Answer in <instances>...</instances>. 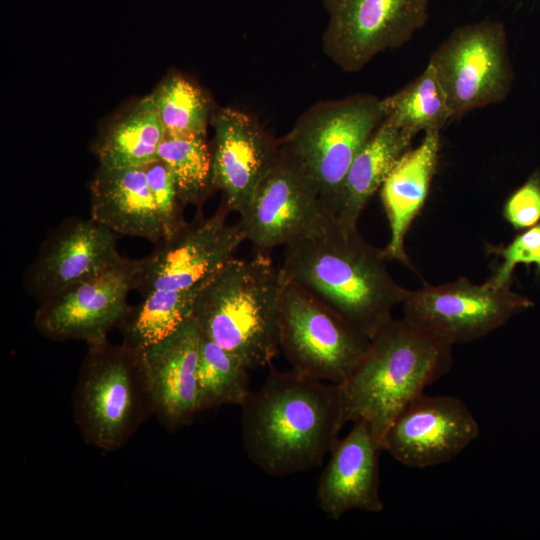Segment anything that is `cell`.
Listing matches in <instances>:
<instances>
[{"label":"cell","instance_id":"obj_1","mask_svg":"<svg viewBox=\"0 0 540 540\" xmlns=\"http://www.w3.org/2000/svg\"><path fill=\"white\" fill-rule=\"evenodd\" d=\"M244 449L265 473L286 476L320 466L344 426L341 384L292 368L270 371L241 406Z\"/></svg>","mask_w":540,"mask_h":540},{"label":"cell","instance_id":"obj_2","mask_svg":"<svg viewBox=\"0 0 540 540\" xmlns=\"http://www.w3.org/2000/svg\"><path fill=\"white\" fill-rule=\"evenodd\" d=\"M383 249L329 215L284 246L282 275L372 338L408 290L388 272Z\"/></svg>","mask_w":540,"mask_h":540},{"label":"cell","instance_id":"obj_3","mask_svg":"<svg viewBox=\"0 0 540 540\" xmlns=\"http://www.w3.org/2000/svg\"><path fill=\"white\" fill-rule=\"evenodd\" d=\"M453 345L402 317H393L341 384L344 425L366 421L383 447L396 416L427 386L447 374Z\"/></svg>","mask_w":540,"mask_h":540},{"label":"cell","instance_id":"obj_4","mask_svg":"<svg viewBox=\"0 0 540 540\" xmlns=\"http://www.w3.org/2000/svg\"><path fill=\"white\" fill-rule=\"evenodd\" d=\"M283 277L268 254L232 258L205 283L192 317L201 334L249 370L270 366L280 353L279 304Z\"/></svg>","mask_w":540,"mask_h":540},{"label":"cell","instance_id":"obj_5","mask_svg":"<svg viewBox=\"0 0 540 540\" xmlns=\"http://www.w3.org/2000/svg\"><path fill=\"white\" fill-rule=\"evenodd\" d=\"M73 397L84 440L105 451L121 448L154 413L141 351L107 341L88 345Z\"/></svg>","mask_w":540,"mask_h":540},{"label":"cell","instance_id":"obj_6","mask_svg":"<svg viewBox=\"0 0 540 540\" xmlns=\"http://www.w3.org/2000/svg\"><path fill=\"white\" fill-rule=\"evenodd\" d=\"M383 119L380 98L355 94L315 103L279 139L331 216L351 163Z\"/></svg>","mask_w":540,"mask_h":540},{"label":"cell","instance_id":"obj_7","mask_svg":"<svg viewBox=\"0 0 540 540\" xmlns=\"http://www.w3.org/2000/svg\"><path fill=\"white\" fill-rule=\"evenodd\" d=\"M282 277L280 350L293 370L326 382H344L364 356L370 338L304 288Z\"/></svg>","mask_w":540,"mask_h":540},{"label":"cell","instance_id":"obj_8","mask_svg":"<svg viewBox=\"0 0 540 540\" xmlns=\"http://www.w3.org/2000/svg\"><path fill=\"white\" fill-rule=\"evenodd\" d=\"M454 117L497 104L509 95L514 79L507 35L499 21L457 27L431 54Z\"/></svg>","mask_w":540,"mask_h":540},{"label":"cell","instance_id":"obj_9","mask_svg":"<svg viewBox=\"0 0 540 540\" xmlns=\"http://www.w3.org/2000/svg\"><path fill=\"white\" fill-rule=\"evenodd\" d=\"M402 305L404 318L454 346L490 334L534 303L510 286L476 284L461 277L408 290Z\"/></svg>","mask_w":540,"mask_h":540},{"label":"cell","instance_id":"obj_10","mask_svg":"<svg viewBox=\"0 0 540 540\" xmlns=\"http://www.w3.org/2000/svg\"><path fill=\"white\" fill-rule=\"evenodd\" d=\"M329 20L324 54L342 71L362 70L386 50L400 48L428 20V0H322Z\"/></svg>","mask_w":540,"mask_h":540},{"label":"cell","instance_id":"obj_11","mask_svg":"<svg viewBox=\"0 0 540 540\" xmlns=\"http://www.w3.org/2000/svg\"><path fill=\"white\" fill-rule=\"evenodd\" d=\"M230 210L221 202L213 215L198 210L177 234L140 259L134 288L142 297L158 291L181 292L202 287L246 241L239 222H227Z\"/></svg>","mask_w":540,"mask_h":540},{"label":"cell","instance_id":"obj_12","mask_svg":"<svg viewBox=\"0 0 540 540\" xmlns=\"http://www.w3.org/2000/svg\"><path fill=\"white\" fill-rule=\"evenodd\" d=\"M140 260L121 263L84 280L41 303L35 326L54 340H82L88 345L107 341L130 311L128 293L134 288Z\"/></svg>","mask_w":540,"mask_h":540},{"label":"cell","instance_id":"obj_13","mask_svg":"<svg viewBox=\"0 0 540 540\" xmlns=\"http://www.w3.org/2000/svg\"><path fill=\"white\" fill-rule=\"evenodd\" d=\"M329 215L313 185L280 146L275 164L238 222L246 241L257 253L267 254Z\"/></svg>","mask_w":540,"mask_h":540},{"label":"cell","instance_id":"obj_14","mask_svg":"<svg viewBox=\"0 0 540 540\" xmlns=\"http://www.w3.org/2000/svg\"><path fill=\"white\" fill-rule=\"evenodd\" d=\"M479 434V423L463 401L422 393L393 420L383 450L403 465L427 468L449 462Z\"/></svg>","mask_w":540,"mask_h":540},{"label":"cell","instance_id":"obj_15","mask_svg":"<svg viewBox=\"0 0 540 540\" xmlns=\"http://www.w3.org/2000/svg\"><path fill=\"white\" fill-rule=\"evenodd\" d=\"M210 124L212 184L230 212L241 214L275 164L280 141L255 117L232 107L216 109Z\"/></svg>","mask_w":540,"mask_h":540},{"label":"cell","instance_id":"obj_16","mask_svg":"<svg viewBox=\"0 0 540 540\" xmlns=\"http://www.w3.org/2000/svg\"><path fill=\"white\" fill-rule=\"evenodd\" d=\"M117 238L92 218L63 223L27 271L28 291L42 303L121 263Z\"/></svg>","mask_w":540,"mask_h":540},{"label":"cell","instance_id":"obj_17","mask_svg":"<svg viewBox=\"0 0 540 540\" xmlns=\"http://www.w3.org/2000/svg\"><path fill=\"white\" fill-rule=\"evenodd\" d=\"M201 331L193 317L141 350L153 411L169 430L189 425L200 412L198 360Z\"/></svg>","mask_w":540,"mask_h":540},{"label":"cell","instance_id":"obj_18","mask_svg":"<svg viewBox=\"0 0 540 540\" xmlns=\"http://www.w3.org/2000/svg\"><path fill=\"white\" fill-rule=\"evenodd\" d=\"M384 451L370 425L353 422L349 433L338 439L316 492L320 509L339 519L353 509L381 512L384 504L379 493V456Z\"/></svg>","mask_w":540,"mask_h":540},{"label":"cell","instance_id":"obj_19","mask_svg":"<svg viewBox=\"0 0 540 540\" xmlns=\"http://www.w3.org/2000/svg\"><path fill=\"white\" fill-rule=\"evenodd\" d=\"M91 218L118 236L164 240L143 166H100L90 186Z\"/></svg>","mask_w":540,"mask_h":540},{"label":"cell","instance_id":"obj_20","mask_svg":"<svg viewBox=\"0 0 540 540\" xmlns=\"http://www.w3.org/2000/svg\"><path fill=\"white\" fill-rule=\"evenodd\" d=\"M439 132H425L420 144L400 157L380 187L390 229L389 242L383 249L387 260L410 266L405 238L429 193L440 150Z\"/></svg>","mask_w":540,"mask_h":540},{"label":"cell","instance_id":"obj_21","mask_svg":"<svg viewBox=\"0 0 540 540\" xmlns=\"http://www.w3.org/2000/svg\"><path fill=\"white\" fill-rule=\"evenodd\" d=\"M413 137L384 118L351 163L333 217L346 226L358 227L362 210L409 149Z\"/></svg>","mask_w":540,"mask_h":540},{"label":"cell","instance_id":"obj_22","mask_svg":"<svg viewBox=\"0 0 540 540\" xmlns=\"http://www.w3.org/2000/svg\"><path fill=\"white\" fill-rule=\"evenodd\" d=\"M165 135L150 95L140 99L107 128L97 146L100 166H144L158 158Z\"/></svg>","mask_w":540,"mask_h":540},{"label":"cell","instance_id":"obj_23","mask_svg":"<svg viewBox=\"0 0 540 540\" xmlns=\"http://www.w3.org/2000/svg\"><path fill=\"white\" fill-rule=\"evenodd\" d=\"M381 102L384 118L413 136L422 131H440L454 118L436 70L429 61L417 78Z\"/></svg>","mask_w":540,"mask_h":540},{"label":"cell","instance_id":"obj_24","mask_svg":"<svg viewBox=\"0 0 540 540\" xmlns=\"http://www.w3.org/2000/svg\"><path fill=\"white\" fill-rule=\"evenodd\" d=\"M203 286L181 292L158 291L144 296L120 324L123 327V344L141 351L175 331L192 317L195 300Z\"/></svg>","mask_w":540,"mask_h":540},{"label":"cell","instance_id":"obj_25","mask_svg":"<svg viewBox=\"0 0 540 540\" xmlns=\"http://www.w3.org/2000/svg\"><path fill=\"white\" fill-rule=\"evenodd\" d=\"M206 137L165 133L158 148V158L172 171L182 203L198 210L215 190Z\"/></svg>","mask_w":540,"mask_h":540},{"label":"cell","instance_id":"obj_26","mask_svg":"<svg viewBox=\"0 0 540 540\" xmlns=\"http://www.w3.org/2000/svg\"><path fill=\"white\" fill-rule=\"evenodd\" d=\"M248 371L236 357L201 334L198 360L199 410L227 404L242 406L251 394Z\"/></svg>","mask_w":540,"mask_h":540},{"label":"cell","instance_id":"obj_27","mask_svg":"<svg viewBox=\"0 0 540 540\" xmlns=\"http://www.w3.org/2000/svg\"><path fill=\"white\" fill-rule=\"evenodd\" d=\"M152 97L165 133L207 136L212 102L196 84L184 76L168 75Z\"/></svg>","mask_w":540,"mask_h":540},{"label":"cell","instance_id":"obj_28","mask_svg":"<svg viewBox=\"0 0 540 540\" xmlns=\"http://www.w3.org/2000/svg\"><path fill=\"white\" fill-rule=\"evenodd\" d=\"M147 183L156 205L164 240L177 234L187 224L174 175L161 159L143 166Z\"/></svg>","mask_w":540,"mask_h":540},{"label":"cell","instance_id":"obj_29","mask_svg":"<svg viewBox=\"0 0 540 540\" xmlns=\"http://www.w3.org/2000/svg\"><path fill=\"white\" fill-rule=\"evenodd\" d=\"M501 262L488 282L498 287L510 286L517 265H535L540 271V221L521 230L505 247L494 249Z\"/></svg>","mask_w":540,"mask_h":540},{"label":"cell","instance_id":"obj_30","mask_svg":"<svg viewBox=\"0 0 540 540\" xmlns=\"http://www.w3.org/2000/svg\"><path fill=\"white\" fill-rule=\"evenodd\" d=\"M502 214L516 230L527 229L540 221V170L509 196Z\"/></svg>","mask_w":540,"mask_h":540}]
</instances>
